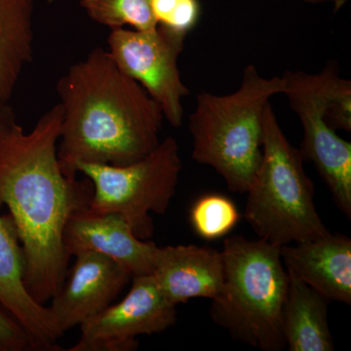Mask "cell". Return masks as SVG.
Segmentation results:
<instances>
[{
    "instance_id": "obj_19",
    "label": "cell",
    "mask_w": 351,
    "mask_h": 351,
    "mask_svg": "<svg viewBox=\"0 0 351 351\" xmlns=\"http://www.w3.org/2000/svg\"><path fill=\"white\" fill-rule=\"evenodd\" d=\"M157 24L181 34H188L200 18L198 0H152Z\"/></svg>"
},
{
    "instance_id": "obj_2",
    "label": "cell",
    "mask_w": 351,
    "mask_h": 351,
    "mask_svg": "<svg viewBox=\"0 0 351 351\" xmlns=\"http://www.w3.org/2000/svg\"><path fill=\"white\" fill-rule=\"evenodd\" d=\"M57 92L63 112L58 160L69 179H76L77 164L128 165L160 143L162 110L108 50L94 48L71 64Z\"/></svg>"
},
{
    "instance_id": "obj_4",
    "label": "cell",
    "mask_w": 351,
    "mask_h": 351,
    "mask_svg": "<svg viewBox=\"0 0 351 351\" xmlns=\"http://www.w3.org/2000/svg\"><path fill=\"white\" fill-rule=\"evenodd\" d=\"M221 253L223 286L212 300L211 319L252 348L282 350V313L290 276L281 247L233 235L225 239Z\"/></svg>"
},
{
    "instance_id": "obj_6",
    "label": "cell",
    "mask_w": 351,
    "mask_h": 351,
    "mask_svg": "<svg viewBox=\"0 0 351 351\" xmlns=\"http://www.w3.org/2000/svg\"><path fill=\"white\" fill-rule=\"evenodd\" d=\"M182 169L179 145L171 137L160 141L147 156L128 165H76V172L86 176L93 184L89 209L96 213L121 215L142 240L154 234L149 215H164L169 209Z\"/></svg>"
},
{
    "instance_id": "obj_20",
    "label": "cell",
    "mask_w": 351,
    "mask_h": 351,
    "mask_svg": "<svg viewBox=\"0 0 351 351\" xmlns=\"http://www.w3.org/2000/svg\"><path fill=\"white\" fill-rule=\"evenodd\" d=\"M0 351H40L19 321L0 304Z\"/></svg>"
},
{
    "instance_id": "obj_21",
    "label": "cell",
    "mask_w": 351,
    "mask_h": 351,
    "mask_svg": "<svg viewBox=\"0 0 351 351\" xmlns=\"http://www.w3.org/2000/svg\"><path fill=\"white\" fill-rule=\"evenodd\" d=\"M328 123L335 130L351 131V82L339 76L326 114Z\"/></svg>"
},
{
    "instance_id": "obj_5",
    "label": "cell",
    "mask_w": 351,
    "mask_h": 351,
    "mask_svg": "<svg viewBox=\"0 0 351 351\" xmlns=\"http://www.w3.org/2000/svg\"><path fill=\"white\" fill-rule=\"evenodd\" d=\"M244 217L258 239L284 245L329 235L314 203L313 182L271 103L263 119L262 159L247 191Z\"/></svg>"
},
{
    "instance_id": "obj_18",
    "label": "cell",
    "mask_w": 351,
    "mask_h": 351,
    "mask_svg": "<svg viewBox=\"0 0 351 351\" xmlns=\"http://www.w3.org/2000/svg\"><path fill=\"white\" fill-rule=\"evenodd\" d=\"M239 219L234 203L226 196L216 193L201 196L191 210L193 230L206 240L226 237L237 225Z\"/></svg>"
},
{
    "instance_id": "obj_10",
    "label": "cell",
    "mask_w": 351,
    "mask_h": 351,
    "mask_svg": "<svg viewBox=\"0 0 351 351\" xmlns=\"http://www.w3.org/2000/svg\"><path fill=\"white\" fill-rule=\"evenodd\" d=\"M73 257V269L48 306L60 337L113 304L132 279L124 267L101 254L84 251Z\"/></svg>"
},
{
    "instance_id": "obj_17",
    "label": "cell",
    "mask_w": 351,
    "mask_h": 351,
    "mask_svg": "<svg viewBox=\"0 0 351 351\" xmlns=\"http://www.w3.org/2000/svg\"><path fill=\"white\" fill-rule=\"evenodd\" d=\"M80 6L94 22L110 29L131 25L136 31H152L158 25L152 0H80Z\"/></svg>"
},
{
    "instance_id": "obj_8",
    "label": "cell",
    "mask_w": 351,
    "mask_h": 351,
    "mask_svg": "<svg viewBox=\"0 0 351 351\" xmlns=\"http://www.w3.org/2000/svg\"><path fill=\"white\" fill-rule=\"evenodd\" d=\"M186 36L157 25L152 31L112 29L107 41L115 64L144 87L174 128L182 125V100L189 95L178 66Z\"/></svg>"
},
{
    "instance_id": "obj_22",
    "label": "cell",
    "mask_w": 351,
    "mask_h": 351,
    "mask_svg": "<svg viewBox=\"0 0 351 351\" xmlns=\"http://www.w3.org/2000/svg\"><path fill=\"white\" fill-rule=\"evenodd\" d=\"M302 1L313 4H331L336 10H339L348 0H302Z\"/></svg>"
},
{
    "instance_id": "obj_9",
    "label": "cell",
    "mask_w": 351,
    "mask_h": 351,
    "mask_svg": "<svg viewBox=\"0 0 351 351\" xmlns=\"http://www.w3.org/2000/svg\"><path fill=\"white\" fill-rule=\"evenodd\" d=\"M177 306L166 299L152 274L132 277L128 294L80 325L68 351H134L138 336L158 334L177 321Z\"/></svg>"
},
{
    "instance_id": "obj_3",
    "label": "cell",
    "mask_w": 351,
    "mask_h": 351,
    "mask_svg": "<svg viewBox=\"0 0 351 351\" xmlns=\"http://www.w3.org/2000/svg\"><path fill=\"white\" fill-rule=\"evenodd\" d=\"M281 76L265 77L255 64L244 69L237 91H202L189 115L193 158L210 166L232 193H246L262 159L263 119L271 98L283 94Z\"/></svg>"
},
{
    "instance_id": "obj_14",
    "label": "cell",
    "mask_w": 351,
    "mask_h": 351,
    "mask_svg": "<svg viewBox=\"0 0 351 351\" xmlns=\"http://www.w3.org/2000/svg\"><path fill=\"white\" fill-rule=\"evenodd\" d=\"M0 304L38 343L40 351H59L58 335L48 306L39 304L24 284V258L10 217L0 216Z\"/></svg>"
},
{
    "instance_id": "obj_23",
    "label": "cell",
    "mask_w": 351,
    "mask_h": 351,
    "mask_svg": "<svg viewBox=\"0 0 351 351\" xmlns=\"http://www.w3.org/2000/svg\"><path fill=\"white\" fill-rule=\"evenodd\" d=\"M12 115H14L12 108L9 107L8 104L7 105H0V126Z\"/></svg>"
},
{
    "instance_id": "obj_11",
    "label": "cell",
    "mask_w": 351,
    "mask_h": 351,
    "mask_svg": "<svg viewBox=\"0 0 351 351\" xmlns=\"http://www.w3.org/2000/svg\"><path fill=\"white\" fill-rule=\"evenodd\" d=\"M63 242L69 257L95 252L112 258L132 277L154 272L157 245L138 239L121 215L96 213L89 206L77 210L66 221Z\"/></svg>"
},
{
    "instance_id": "obj_1",
    "label": "cell",
    "mask_w": 351,
    "mask_h": 351,
    "mask_svg": "<svg viewBox=\"0 0 351 351\" xmlns=\"http://www.w3.org/2000/svg\"><path fill=\"white\" fill-rule=\"evenodd\" d=\"M63 112L60 104L44 113L29 133L15 117L0 127V207L10 212L24 258L27 293L45 306L63 285L69 258L64 226L71 215L89 206L90 180L64 174L58 160Z\"/></svg>"
},
{
    "instance_id": "obj_15",
    "label": "cell",
    "mask_w": 351,
    "mask_h": 351,
    "mask_svg": "<svg viewBox=\"0 0 351 351\" xmlns=\"http://www.w3.org/2000/svg\"><path fill=\"white\" fill-rule=\"evenodd\" d=\"M289 276L290 281L282 313V332L288 350H334V341L328 323L329 300L297 277L290 274Z\"/></svg>"
},
{
    "instance_id": "obj_12",
    "label": "cell",
    "mask_w": 351,
    "mask_h": 351,
    "mask_svg": "<svg viewBox=\"0 0 351 351\" xmlns=\"http://www.w3.org/2000/svg\"><path fill=\"white\" fill-rule=\"evenodd\" d=\"M152 276L175 306L195 298L213 300L223 286L221 253L193 244L157 246Z\"/></svg>"
},
{
    "instance_id": "obj_13",
    "label": "cell",
    "mask_w": 351,
    "mask_h": 351,
    "mask_svg": "<svg viewBox=\"0 0 351 351\" xmlns=\"http://www.w3.org/2000/svg\"><path fill=\"white\" fill-rule=\"evenodd\" d=\"M289 274L330 302L351 304V240L329 235L281 247Z\"/></svg>"
},
{
    "instance_id": "obj_7",
    "label": "cell",
    "mask_w": 351,
    "mask_h": 351,
    "mask_svg": "<svg viewBox=\"0 0 351 351\" xmlns=\"http://www.w3.org/2000/svg\"><path fill=\"white\" fill-rule=\"evenodd\" d=\"M281 77L283 94L304 129L302 159L314 164L337 207L350 219L351 144L325 117L339 77L338 64L331 61L317 73L287 71Z\"/></svg>"
},
{
    "instance_id": "obj_16",
    "label": "cell",
    "mask_w": 351,
    "mask_h": 351,
    "mask_svg": "<svg viewBox=\"0 0 351 351\" xmlns=\"http://www.w3.org/2000/svg\"><path fill=\"white\" fill-rule=\"evenodd\" d=\"M34 0H0V105H7L34 58Z\"/></svg>"
}]
</instances>
